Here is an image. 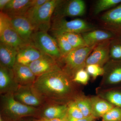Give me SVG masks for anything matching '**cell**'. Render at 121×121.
I'll return each mask as SVG.
<instances>
[{"label": "cell", "instance_id": "ab89813d", "mask_svg": "<svg viewBox=\"0 0 121 121\" xmlns=\"http://www.w3.org/2000/svg\"></svg>", "mask_w": 121, "mask_h": 121}, {"label": "cell", "instance_id": "3957f363", "mask_svg": "<svg viewBox=\"0 0 121 121\" xmlns=\"http://www.w3.org/2000/svg\"><path fill=\"white\" fill-rule=\"evenodd\" d=\"M96 45L73 49L59 60L60 67L72 79L78 71L86 68V59Z\"/></svg>", "mask_w": 121, "mask_h": 121}, {"label": "cell", "instance_id": "4fadbf2b", "mask_svg": "<svg viewBox=\"0 0 121 121\" xmlns=\"http://www.w3.org/2000/svg\"><path fill=\"white\" fill-rule=\"evenodd\" d=\"M19 85L15 79L13 69L0 65V94L13 93Z\"/></svg>", "mask_w": 121, "mask_h": 121}, {"label": "cell", "instance_id": "44dd1931", "mask_svg": "<svg viewBox=\"0 0 121 121\" xmlns=\"http://www.w3.org/2000/svg\"><path fill=\"white\" fill-rule=\"evenodd\" d=\"M18 49L0 42V65L13 69L16 63Z\"/></svg>", "mask_w": 121, "mask_h": 121}, {"label": "cell", "instance_id": "ffe728a7", "mask_svg": "<svg viewBox=\"0 0 121 121\" xmlns=\"http://www.w3.org/2000/svg\"><path fill=\"white\" fill-rule=\"evenodd\" d=\"M67 104H49L41 109V118H66L67 116Z\"/></svg>", "mask_w": 121, "mask_h": 121}, {"label": "cell", "instance_id": "5b68a950", "mask_svg": "<svg viewBox=\"0 0 121 121\" xmlns=\"http://www.w3.org/2000/svg\"><path fill=\"white\" fill-rule=\"evenodd\" d=\"M60 0H48L30 19L34 32H48L51 26V20Z\"/></svg>", "mask_w": 121, "mask_h": 121}, {"label": "cell", "instance_id": "8d00e7d4", "mask_svg": "<svg viewBox=\"0 0 121 121\" xmlns=\"http://www.w3.org/2000/svg\"><path fill=\"white\" fill-rule=\"evenodd\" d=\"M0 121H5L1 115H0Z\"/></svg>", "mask_w": 121, "mask_h": 121}, {"label": "cell", "instance_id": "cb8c5ba5", "mask_svg": "<svg viewBox=\"0 0 121 121\" xmlns=\"http://www.w3.org/2000/svg\"><path fill=\"white\" fill-rule=\"evenodd\" d=\"M63 35L73 49L87 47L82 34L75 33H66Z\"/></svg>", "mask_w": 121, "mask_h": 121}, {"label": "cell", "instance_id": "9c48e42d", "mask_svg": "<svg viewBox=\"0 0 121 121\" xmlns=\"http://www.w3.org/2000/svg\"><path fill=\"white\" fill-rule=\"evenodd\" d=\"M16 100L26 105L38 108L44 100L36 91L32 85L19 86L13 93Z\"/></svg>", "mask_w": 121, "mask_h": 121}, {"label": "cell", "instance_id": "277c9868", "mask_svg": "<svg viewBox=\"0 0 121 121\" xmlns=\"http://www.w3.org/2000/svg\"><path fill=\"white\" fill-rule=\"evenodd\" d=\"M52 23L50 29L53 35L66 33L82 34L95 30L92 24L84 20L76 19L67 21L64 18H52Z\"/></svg>", "mask_w": 121, "mask_h": 121}, {"label": "cell", "instance_id": "f1b7e54d", "mask_svg": "<svg viewBox=\"0 0 121 121\" xmlns=\"http://www.w3.org/2000/svg\"><path fill=\"white\" fill-rule=\"evenodd\" d=\"M105 121H121V108L113 107L102 117Z\"/></svg>", "mask_w": 121, "mask_h": 121}, {"label": "cell", "instance_id": "74e56055", "mask_svg": "<svg viewBox=\"0 0 121 121\" xmlns=\"http://www.w3.org/2000/svg\"><path fill=\"white\" fill-rule=\"evenodd\" d=\"M95 121V120H94V121Z\"/></svg>", "mask_w": 121, "mask_h": 121}, {"label": "cell", "instance_id": "d6a6232c", "mask_svg": "<svg viewBox=\"0 0 121 121\" xmlns=\"http://www.w3.org/2000/svg\"><path fill=\"white\" fill-rule=\"evenodd\" d=\"M86 70L94 78H96L98 76L104 75V70L103 67L97 65L91 64L86 66Z\"/></svg>", "mask_w": 121, "mask_h": 121}, {"label": "cell", "instance_id": "9a60e30c", "mask_svg": "<svg viewBox=\"0 0 121 121\" xmlns=\"http://www.w3.org/2000/svg\"><path fill=\"white\" fill-rule=\"evenodd\" d=\"M44 54L31 43L27 44L18 49L16 63L28 65Z\"/></svg>", "mask_w": 121, "mask_h": 121}, {"label": "cell", "instance_id": "30bf717a", "mask_svg": "<svg viewBox=\"0 0 121 121\" xmlns=\"http://www.w3.org/2000/svg\"><path fill=\"white\" fill-rule=\"evenodd\" d=\"M100 21L105 30L121 37V3L103 14Z\"/></svg>", "mask_w": 121, "mask_h": 121}, {"label": "cell", "instance_id": "f546056e", "mask_svg": "<svg viewBox=\"0 0 121 121\" xmlns=\"http://www.w3.org/2000/svg\"><path fill=\"white\" fill-rule=\"evenodd\" d=\"M67 106V116L75 119L85 117L74 101L69 102Z\"/></svg>", "mask_w": 121, "mask_h": 121}, {"label": "cell", "instance_id": "4dcf8cb0", "mask_svg": "<svg viewBox=\"0 0 121 121\" xmlns=\"http://www.w3.org/2000/svg\"><path fill=\"white\" fill-rule=\"evenodd\" d=\"M48 1V0H31L30 8L25 17L28 19H30Z\"/></svg>", "mask_w": 121, "mask_h": 121}, {"label": "cell", "instance_id": "52a82bcc", "mask_svg": "<svg viewBox=\"0 0 121 121\" xmlns=\"http://www.w3.org/2000/svg\"><path fill=\"white\" fill-rule=\"evenodd\" d=\"M0 40L18 49L29 44L20 37L11 23L10 18L2 12H0Z\"/></svg>", "mask_w": 121, "mask_h": 121}, {"label": "cell", "instance_id": "4316f807", "mask_svg": "<svg viewBox=\"0 0 121 121\" xmlns=\"http://www.w3.org/2000/svg\"><path fill=\"white\" fill-rule=\"evenodd\" d=\"M110 55L111 59L121 60V37H117L111 40Z\"/></svg>", "mask_w": 121, "mask_h": 121}, {"label": "cell", "instance_id": "d4e9b609", "mask_svg": "<svg viewBox=\"0 0 121 121\" xmlns=\"http://www.w3.org/2000/svg\"><path fill=\"white\" fill-rule=\"evenodd\" d=\"M121 3V0H99L96 2L94 13L97 15L103 11L117 6Z\"/></svg>", "mask_w": 121, "mask_h": 121}, {"label": "cell", "instance_id": "7a4b0ae2", "mask_svg": "<svg viewBox=\"0 0 121 121\" xmlns=\"http://www.w3.org/2000/svg\"><path fill=\"white\" fill-rule=\"evenodd\" d=\"M38 108L26 105L16 100L13 93L0 95V110L2 115L14 121L36 114Z\"/></svg>", "mask_w": 121, "mask_h": 121}, {"label": "cell", "instance_id": "f35d334b", "mask_svg": "<svg viewBox=\"0 0 121 121\" xmlns=\"http://www.w3.org/2000/svg\"></svg>", "mask_w": 121, "mask_h": 121}, {"label": "cell", "instance_id": "d6986e66", "mask_svg": "<svg viewBox=\"0 0 121 121\" xmlns=\"http://www.w3.org/2000/svg\"><path fill=\"white\" fill-rule=\"evenodd\" d=\"M103 68L106 82L110 84L121 82V60H109Z\"/></svg>", "mask_w": 121, "mask_h": 121}, {"label": "cell", "instance_id": "603a6c76", "mask_svg": "<svg viewBox=\"0 0 121 121\" xmlns=\"http://www.w3.org/2000/svg\"><path fill=\"white\" fill-rule=\"evenodd\" d=\"M74 101L84 117H86L93 115L90 99L78 97L75 98Z\"/></svg>", "mask_w": 121, "mask_h": 121}, {"label": "cell", "instance_id": "7c38bea8", "mask_svg": "<svg viewBox=\"0 0 121 121\" xmlns=\"http://www.w3.org/2000/svg\"><path fill=\"white\" fill-rule=\"evenodd\" d=\"M27 66L37 77L60 67L58 61L45 54Z\"/></svg>", "mask_w": 121, "mask_h": 121}, {"label": "cell", "instance_id": "2e32d148", "mask_svg": "<svg viewBox=\"0 0 121 121\" xmlns=\"http://www.w3.org/2000/svg\"><path fill=\"white\" fill-rule=\"evenodd\" d=\"M31 0H10L2 12L9 18L25 16L30 8Z\"/></svg>", "mask_w": 121, "mask_h": 121}, {"label": "cell", "instance_id": "484cf974", "mask_svg": "<svg viewBox=\"0 0 121 121\" xmlns=\"http://www.w3.org/2000/svg\"><path fill=\"white\" fill-rule=\"evenodd\" d=\"M54 37L56 39L62 58L66 56L73 50L63 34L56 35L54 36Z\"/></svg>", "mask_w": 121, "mask_h": 121}, {"label": "cell", "instance_id": "5bb4252c", "mask_svg": "<svg viewBox=\"0 0 121 121\" xmlns=\"http://www.w3.org/2000/svg\"><path fill=\"white\" fill-rule=\"evenodd\" d=\"M11 23L20 37L25 42L31 43L34 28L30 21L25 16L10 18Z\"/></svg>", "mask_w": 121, "mask_h": 121}, {"label": "cell", "instance_id": "d590c367", "mask_svg": "<svg viewBox=\"0 0 121 121\" xmlns=\"http://www.w3.org/2000/svg\"><path fill=\"white\" fill-rule=\"evenodd\" d=\"M34 121H67L66 118H57V119H47L41 118L40 119Z\"/></svg>", "mask_w": 121, "mask_h": 121}, {"label": "cell", "instance_id": "8fae6325", "mask_svg": "<svg viewBox=\"0 0 121 121\" xmlns=\"http://www.w3.org/2000/svg\"><path fill=\"white\" fill-rule=\"evenodd\" d=\"M110 40H106L95 45L86 59V66L97 64L103 67L110 60Z\"/></svg>", "mask_w": 121, "mask_h": 121}, {"label": "cell", "instance_id": "e575fe53", "mask_svg": "<svg viewBox=\"0 0 121 121\" xmlns=\"http://www.w3.org/2000/svg\"><path fill=\"white\" fill-rule=\"evenodd\" d=\"M10 0H0V10L2 12Z\"/></svg>", "mask_w": 121, "mask_h": 121}, {"label": "cell", "instance_id": "836d02e7", "mask_svg": "<svg viewBox=\"0 0 121 121\" xmlns=\"http://www.w3.org/2000/svg\"><path fill=\"white\" fill-rule=\"evenodd\" d=\"M95 118L93 115H91L90 117H83L80 119H75L72 118L67 116L66 118L67 121H93L95 120Z\"/></svg>", "mask_w": 121, "mask_h": 121}, {"label": "cell", "instance_id": "ac0fdd59", "mask_svg": "<svg viewBox=\"0 0 121 121\" xmlns=\"http://www.w3.org/2000/svg\"><path fill=\"white\" fill-rule=\"evenodd\" d=\"M87 47H91L106 40L117 37L113 33L106 30H94L82 34Z\"/></svg>", "mask_w": 121, "mask_h": 121}, {"label": "cell", "instance_id": "6da1fadb", "mask_svg": "<svg viewBox=\"0 0 121 121\" xmlns=\"http://www.w3.org/2000/svg\"><path fill=\"white\" fill-rule=\"evenodd\" d=\"M72 79L60 67L37 77L32 86L44 101L58 102L71 96Z\"/></svg>", "mask_w": 121, "mask_h": 121}, {"label": "cell", "instance_id": "1f68e13d", "mask_svg": "<svg viewBox=\"0 0 121 121\" xmlns=\"http://www.w3.org/2000/svg\"><path fill=\"white\" fill-rule=\"evenodd\" d=\"M89 78L90 75L84 69H82L75 73L72 80L73 82L86 84L88 83Z\"/></svg>", "mask_w": 121, "mask_h": 121}, {"label": "cell", "instance_id": "7402d4cb", "mask_svg": "<svg viewBox=\"0 0 121 121\" xmlns=\"http://www.w3.org/2000/svg\"><path fill=\"white\" fill-rule=\"evenodd\" d=\"M93 115L95 118L103 116L114 107V106L107 101L98 97L90 99Z\"/></svg>", "mask_w": 121, "mask_h": 121}, {"label": "cell", "instance_id": "8992f818", "mask_svg": "<svg viewBox=\"0 0 121 121\" xmlns=\"http://www.w3.org/2000/svg\"><path fill=\"white\" fill-rule=\"evenodd\" d=\"M31 43L41 52L51 56L59 62L62 58L56 39L47 32H34Z\"/></svg>", "mask_w": 121, "mask_h": 121}, {"label": "cell", "instance_id": "ba28073f", "mask_svg": "<svg viewBox=\"0 0 121 121\" xmlns=\"http://www.w3.org/2000/svg\"><path fill=\"white\" fill-rule=\"evenodd\" d=\"M86 9V3L83 0H60L52 18L82 16L85 13Z\"/></svg>", "mask_w": 121, "mask_h": 121}, {"label": "cell", "instance_id": "e0dca14e", "mask_svg": "<svg viewBox=\"0 0 121 121\" xmlns=\"http://www.w3.org/2000/svg\"><path fill=\"white\" fill-rule=\"evenodd\" d=\"M13 70L16 81L19 86L32 85L37 78L27 65L16 63Z\"/></svg>", "mask_w": 121, "mask_h": 121}, {"label": "cell", "instance_id": "83f0119b", "mask_svg": "<svg viewBox=\"0 0 121 121\" xmlns=\"http://www.w3.org/2000/svg\"><path fill=\"white\" fill-rule=\"evenodd\" d=\"M104 98L113 105L121 108V92L110 91L105 94Z\"/></svg>", "mask_w": 121, "mask_h": 121}]
</instances>
